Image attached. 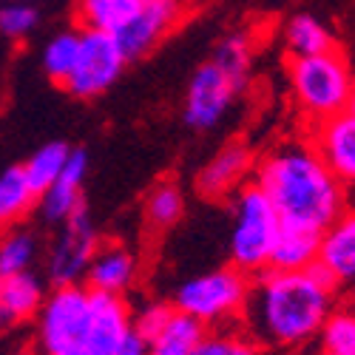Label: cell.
Listing matches in <instances>:
<instances>
[{"label": "cell", "instance_id": "cell-4", "mask_svg": "<svg viewBox=\"0 0 355 355\" xmlns=\"http://www.w3.org/2000/svg\"><path fill=\"white\" fill-rule=\"evenodd\" d=\"M282 233V216L256 182L242 185L233 196V225L227 239L230 264L248 276L270 268V253Z\"/></svg>", "mask_w": 355, "mask_h": 355}, {"label": "cell", "instance_id": "cell-5", "mask_svg": "<svg viewBox=\"0 0 355 355\" xmlns=\"http://www.w3.org/2000/svg\"><path fill=\"white\" fill-rule=\"evenodd\" d=\"M92 287L57 284L37 310V341L43 355H94Z\"/></svg>", "mask_w": 355, "mask_h": 355}, {"label": "cell", "instance_id": "cell-26", "mask_svg": "<svg viewBox=\"0 0 355 355\" xmlns=\"http://www.w3.org/2000/svg\"><path fill=\"white\" fill-rule=\"evenodd\" d=\"M182 214H185V193L173 182H159L151 188V193L145 199V222L148 225L157 230H165L180 222Z\"/></svg>", "mask_w": 355, "mask_h": 355}, {"label": "cell", "instance_id": "cell-7", "mask_svg": "<svg viewBox=\"0 0 355 355\" xmlns=\"http://www.w3.org/2000/svg\"><path fill=\"white\" fill-rule=\"evenodd\" d=\"M128 66V57L114 35L108 32H94L85 28L80 35V54L71 77L66 80V92L77 100H94L105 94L108 88L123 77Z\"/></svg>", "mask_w": 355, "mask_h": 355}, {"label": "cell", "instance_id": "cell-30", "mask_svg": "<svg viewBox=\"0 0 355 355\" xmlns=\"http://www.w3.org/2000/svg\"><path fill=\"white\" fill-rule=\"evenodd\" d=\"M193 355H256V347L239 336H205Z\"/></svg>", "mask_w": 355, "mask_h": 355}, {"label": "cell", "instance_id": "cell-20", "mask_svg": "<svg viewBox=\"0 0 355 355\" xmlns=\"http://www.w3.org/2000/svg\"><path fill=\"white\" fill-rule=\"evenodd\" d=\"M202 338H205V324L173 307L165 327L145 344H148V355H193Z\"/></svg>", "mask_w": 355, "mask_h": 355}, {"label": "cell", "instance_id": "cell-25", "mask_svg": "<svg viewBox=\"0 0 355 355\" xmlns=\"http://www.w3.org/2000/svg\"><path fill=\"white\" fill-rule=\"evenodd\" d=\"M69 157H71V148L66 142H46V145H40L37 151L26 159V165H23L32 188L37 193H43L57 180V176H60V171L66 168Z\"/></svg>", "mask_w": 355, "mask_h": 355}, {"label": "cell", "instance_id": "cell-31", "mask_svg": "<svg viewBox=\"0 0 355 355\" xmlns=\"http://www.w3.org/2000/svg\"><path fill=\"white\" fill-rule=\"evenodd\" d=\"M171 313H173V307L159 304V302L145 304V307L134 315V333H137L142 341H151V338L165 327V321L171 318Z\"/></svg>", "mask_w": 355, "mask_h": 355}, {"label": "cell", "instance_id": "cell-23", "mask_svg": "<svg viewBox=\"0 0 355 355\" xmlns=\"http://www.w3.org/2000/svg\"><path fill=\"white\" fill-rule=\"evenodd\" d=\"M37 256H40V242L32 230L17 225L9 230H0V276L32 270Z\"/></svg>", "mask_w": 355, "mask_h": 355}, {"label": "cell", "instance_id": "cell-33", "mask_svg": "<svg viewBox=\"0 0 355 355\" xmlns=\"http://www.w3.org/2000/svg\"><path fill=\"white\" fill-rule=\"evenodd\" d=\"M347 114L355 120V83H352V92H349V103H347Z\"/></svg>", "mask_w": 355, "mask_h": 355}, {"label": "cell", "instance_id": "cell-14", "mask_svg": "<svg viewBox=\"0 0 355 355\" xmlns=\"http://www.w3.org/2000/svg\"><path fill=\"white\" fill-rule=\"evenodd\" d=\"M318 268L336 284L355 282V211H341L318 239Z\"/></svg>", "mask_w": 355, "mask_h": 355}, {"label": "cell", "instance_id": "cell-8", "mask_svg": "<svg viewBox=\"0 0 355 355\" xmlns=\"http://www.w3.org/2000/svg\"><path fill=\"white\" fill-rule=\"evenodd\" d=\"M97 227L92 222V216L85 214V208L74 211L66 222H60L54 242L49 248V261L46 270L49 279L54 284H77L85 279L88 261H92L94 250H97Z\"/></svg>", "mask_w": 355, "mask_h": 355}, {"label": "cell", "instance_id": "cell-11", "mask_svg": "<svg viewBox=\"0 0 355 355\" xmlns=\"http://www.w3.org/2000/svg\"><path fill=\"white\" fill-rule=\"evenodd\" d=\"M310 142L344 188L355 185V120L347 111L315 123Z\"/></svg>", "mask_w": 355, "mask_h": 355}, {"label": "cell", "instance_id": "cell-21", "mask_svg": "<svg viewBox=\"0 0 355 355\" xmlns=\"http://www.w3.org/2000/svg\"><path fill=\"white\" fill-rule=\"evenodd\" d=\"M284 49L290 57H310L336 49V37L315 15H293L284 26Z\"/></svg>", "mask_w": 355, "mask_h": 355}, {"label": "cell", "instance_id": "cell-15", "mask_svg": "<svg viewBox=\"0 0 355 355\" xmlns=\"http://www.w3.org/2000/svg\"><path fill=\"white\" fill-rule=\"evenodd\" d=\"M85 176H88V157L85 151H74L71 148V157L66 162V168L60 171V176L37 196L40 202V211L49 222H66L74 211L83 208V185H85Z\"/></svg>", "mask_w": 355, "mask_h": 355}, {"label": "cell", "instance_id": "cell-32", "mask_svg": "<svg viewBox=\"0 0 355 355\" xmlns=\"http://www.w3.org/2000/svg\"><path fill=\"white\" fill-rule=\"evenodd\" d=\"M114 355H148V344H145L137 333H131V338H128L120 349H116Z\"/></svg>", "mask_w": 355, "mask_h": 355}, {"label": "cell", "instance_id": "cell-28", "mask_svg": "<svg viewBox=\"0 0 355 355\" xmlns=\"http://www.w3.org/2000/svg\"><path fill=\"white\" fill-rule=\"evenodd\" d=\"M321 355H355V310H333L318 330Z\"/></svg>", "mask_w": 355, "mask_h": 355}, {"label": "cell", "instance_id": "cell-2", "mask_svg": "<svg viewBox=\"0 0 355 355\" xmlns=\"http://www.w3.org/2000/svg\"><path fill=\"white\" fill-rule=\"evenodd\" d=\"M256 185L268 193L287 227L321 233L347 202L344 185L324 165L315 145L287 139L256 165Z\"/></svg>", "mask_w": 355, "mask_h": 355}, {"label": "cell", "instance_id": "cell-34", "mask_svg": "<svg viewBox=\"0 0 355 355\" xmlns=\"http://www.w3.org/2000/svg\"><path fill=\"white\" fill-rule=\"evenodd\" d=\"M17 355H28V352H17Z\"/></svg>", "mask_w": 355, "mask_h": 355}, {"label": "cell", "instance_id": "cell-22", "mask_svg": "<svg viewBox=\"0 0 355 355\" xmlns=\"http://www.w3.org/2000/svg\"><path fill=\"white\" fill-rule=\"evenodd\" d=\"M139 6L142 0H77V15L85 28L116 35Z\"/></svg>", "mask_w": 355, "mask_h": 355}, {"label": "cell", "instance_id": "cell-9", "mask_svg": "<svg viewBox=\"0 0 355 355\" xmlns=\"http://www.w3.org/2000/svg\"><path fill=\"white\" fill-rule=\"evenodd\" d=\"M239 94H242V88L236 85L214 60L199 66L188 83L185 105H182V116H185L188 128H193V131L216 128L227 116V111L233 108Z\"/></svg>", "mask_w": 355, "mask_h": 355}, {"label": "cell", "instance_id": "cell-13", "mask_svg": "<svg viewBox=\"0 0 355 355\" xmlns=\"http://www.w3.org/2000/svg\"><path fill=\"white\" fill-rule=\"evenodd\" d=\"M92 310H94V321H92L94 355H114L131 338L134 315L123 295L100 293V290H92Z\"/></svg>", "mask_w": 355, "mask_h": 355}, {"label": "cell", "instance_id": "cell-29", "mask_svg": "<svg viewBox=\"0 0 355 355\" xmlns=\"http://www.w3.org/2000/svg\"><path fill=\"white\" fill-rule=\"evenodd\" d=\"M40 12L32 0H9L0 6V37L6 40H26L37 32Z\"/></svg>", "mask_w": 355, "mask_h": 355}, {"label": "cell", "instance_id": "cell-6", "mask_svg": "<svg viewBox=\"0 0 355 355\" xmlns=\"http://www.w3.org/2000/svg\"><path fill=\"white\" fill-rule=\"evenodd\" d=\"M248 290H250L248 273L230 264V268H216L182 282L180 290H176L173 304L180 313L202 321L208 327V324H222L242 315Z\"/></svg>", "mask_w": 355, "mask_h": 355}, {"label": "cell", "instance_id": "cell-24", "mask_svg": "<svg viewBox=\"0 0 355 355\" xmlns=\"http://www.w3.org/2000/svg\"><path fill=\"white\" fill-rule=\"evenodd\" d=\"M80 35L83 32H57L54 37H49L43 43V51H40V66L46 71L49 80L66 85V80L71 77L74 71V63H77V54H80Z\"/></svg>", "mask_w": 355, "mask_h": 355}, {"label": "cell", "instance_id": "cell-18", "mask_svg": "<svg viewBox=\"0 0 355 355\" xmlns=\"http://www.w3.org/2000/svg\"><path fill=\"white\" fill-rule=\"evenodd\" d=\"M318 239L321 233L304 230V227H287L282 225V233L270 253L273 270H307L318 261Z\"/></svg>", "mask_w": 355, "mask_h": 355}, {"label": "cell", "instance_id": "cell-12", "mask_svg": "<svg viewBox=\"0 0 355 355\" xmlns=\"http://www.w3.org/2000/svg\"><path fill=\"white\" fill-rule=\"evenodd\" d=\"M253 171V151L250 145L245 142H227L225 148H219V151L208 159V165H205L196 176V185L205 196H227V193H236L245 180L250 176Z\"/></svg>", "mask_w": 355, "mask_h": 355}, {"label": "cell", "instance_id": "cell-16", "mask_svg": "<svg viewBox=\"0 0 355 355\" xmlns=\"http://www.w3.org/2000/svg\"><path fill=\"white\" fill-rule=\"evenodd\" d=\"M137 279V256L123 245H105L97 248L85 270V287L123 295Z\"/></svg>", "mask_w": 355, "mask_h": 355}, {"label": "cell", "instance_id": "cell-17", "mask_svg": "<svg viewBox=\"0 0 355 355\" xmlns=\"http://www.w3.org/2000/svg\"><path fill=\"white\" fill-rule=\"evenodd\" d=\"M43 299V282L32 270L0 276V327H12V324L32 318Z\"/></svg>", "mask_w": 355, "mask_h": 355}, {"label": "cell", "instance_id": "cell-27", "mask_svg": "<svg viewBox=\"0 0 355 355\" xmlns=\"http://www.w3.org/2000/svg\"><path fill=\"white\" fill-rule=\"evenodd\" d=\"M214 63L242 88L248 85V77H250V66H253V43L248 35H227L216 51H214Z\"/></svg>", "mask_w": 355, "mask_h": 355}, {"label": "cell", "instance_id": "cell-3", "mask_svg": "<svg viewBox=\"0 0 355 355\" xmlns=\"http://www.w3.org/2000/svg\"><path fill=\"white\" fill-rule=\"evenodd\" d=\"M287 80L295 105L313 123H321L347 111L355 74L347 63V57L338 49H330L310 57H290Z\"/></svg>", "mask_w": 355, "mask_h": 355}, {"label": "cell", "instance_id": "cell-10", "mask_svg": "<svg viewBox=\"0 0 355 355\" xmlns=\"http://www.w3.org/2000/svg\"><path fill=\"white\" fill-rule=\"evenodd\" d=\"M176 17H180V0H142L137 15L114 37L120 40L128 60H139L165 40Z\"/></svg>", "mask_w": 355, "mask_h": 355}, {"label": "cell", "instance_id": "cell-1", "mask_svg": "<svg viewBox=\"0 0 355 355\" xmlns=\"http://www.w3.org/2000/svg\"><path fill=\"white\" fill-rule=\"evenodd\" d=\"M336 282L313 264L307 270H261L250 282L242 321L259 344L295 347L318 336L333 313Z\"/></svg>", "mask_w": 355, "mask_h": 355}, {"label": "cell", "instance_id": "cell-19", "mask_svg": "<svg viewBox=\"0 0 355 355\" xmlns=\"http://www.w3.org/2000/svg\"><path fill=\"white\" fill-rule=\"evenodd\" d=\"M37 196L40 193L28 182L23 165L0 171V230H9L17 222H23L28 211L35 208Z\"/></svg>", "mask_w": 355, "mask_h": 355}]
</instances>
